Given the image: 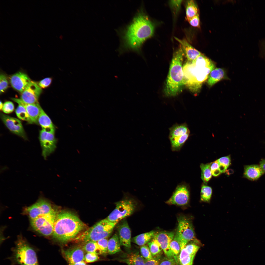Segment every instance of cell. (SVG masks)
<instances>
[{
	"label": "cell",
	"instance_id": "cell-18",
	"mask_svg": "<svg viewBox=\"0 0 265 265\" xmlns=\"http://www.w3.org/2000/svg\"><path fill=\"white\" fill-rule=\"evenodd\" d=\"M12 99L18 105H21L24 107L32 123H38V119L41 107L38 103L29 104L25 103L20 99L13 98Z\"/></svg>",
	"mask_w": 265,
	"mask_h": 265
},
{
	"label": "cell",
	"instance_id": "cell-5",
	"mask_svg": "<svg viewBox=\"0 0 265 265\" xmlns=\"http://www.w3.org/2000/svg\"><path fill=\"white\" fill-rule=\"evenodd\" d=\"M15 244L12 249V255L8 258L12 265H40L37 249L21 237L18 238Z\"/></svg>",
	"mask_w": 265,
	"mask_h": 265
},
{
	"label": "cell",
	"instance_id": "cell-33",
	"mask_svg": "<svg viewBox=\"0 0 265 265\" xmlns=\"http://www.w3.org/2000/svg\"><path fill=\"white\" fill-rule=\"evenodd\" d=\"M170 247L174 259L177 263L178 259L181 251L180 243L176 238L174 237L170 243Z\"/></svg>",
	"mask_w": 265,
	"mask_h": 265
},
{
	"label": "cell",
	"instance_id": "cell-14",
	"mask_svg": "<svg viewBox=\"0 0 265 265\" xmlns=\"http://www.w3.org/2000/svg\"><path fill=\"white\" fill-rule=\"evenodd\" d=\"M174 236L173 232L162 231L155 233L153 238L158 243L165 255L168 258H174L170 245Z\"/></svg>",
	"mask_w": 265,
	"mask_h": 265
},
{
	"label": "cell",
	"instance_id": "cell-4",
	"mask_svg": "<svg viewBox=\"0 0 265 265\" xmlns=\"http://www.w3.org/2000/svg\"><path fill=\"white\" fill-rule=\"evenodd\" d=\"M215 67L204 66L196 60L192 62L187 61L183 67L184 85L193 93L197 94Z\"/></svg>",
	"mask_w": 265,
	"mask_h": 265
},
{
	"label": "cell",
	"instance_id": "cell-36",
	"mask_svg": "<svg viewBox=\"0 0 265 265\" xmlns=\"http://www.w3.org/2000/svg\"><path fill=\"white\" fill-rule=\"evenodd\" d=\"M148 245L153 257L159 255L162 250L158 243L153 238L148 243Z\"/></svg>",
	"mask_w": 265,
	"mask_h": 265
},
{
	"label": "cell",
	"instance_id": "cell-12",
	"mask_svg": "<svg viewBox=\"0 0 265 265\" xmlns=\"http://www.w3.org/2000/svg\"><path fill=\"white\" fill-rule=\"evenodd\" d=\"M189 193L186 185L182 184L178 186L172 195L167 201V204L179 206L185 205L188 203Z\"/></svg>",
	"mask_w": 265,
	"mask_h": 265
},
{
	"label": "cell",
	"instance_id": "cell-34",
	"mask_svg": "<svg viewBox=\"0 0 265 265\" xmlns=\"http://www.w3.org/2000/svg\"><path fill=\"white\" fill-rule=\"evenodd\" d=\"M212 189L211 187L206 184L202 185L200 192V199L203 201L210 202L212 196Z\"/></svg>",
	"mask_w": 265,
	"mask_h": 265
},
{
	"label": "cell",
	"instance_id": "cell-54",
	"mask_svg": "<svg viewBox=\"0 0 265 265\" xmlns=\"http://www.w3.org/2000/svg\"><path fill=\"white\" fill-rule=\"evenodd\" d=\"M3 104L2 102L0 101V110L2 109V108L3 106Z\"/></svg>",
	"mask_w": 265,
	"mask_h": 265
},
{
	"label": "cell",
	"instance_id": "cell-53",
	"mask_svg": "<svg viewBox=\"0 0 265 265\" xmlns=\"http://www.w3.org/2000/svg\"><path fill=\"white\" fill-rule=\"evenodd\" d=\"M226 172V173L228 175H230V174H232L233 172V171L231 169H229L227 171L226 170L225 172Z\"/></svg>",
	"mask_w": 265,
	"mask_h": 265
},
{
	"label": "cell",
	"instance_id": "cell-3",
	"mask_svg": "<svg viewBox=\"0 0 265 265\" xmlns=\"http://www.w3.org/2000/svg\"><path fill=\"white\" fill-rule=\"evenodd\" d=\"M184 54L181 47L173 53L164 89L165 95L173 97L178 95L184 85L183 62Z\"/></svg>",
	"mask_w": 265,
	"mask_h": 265
},
{
	"label": "cell",
	"instance_id": "cell-23",
	"mask_svg": "<svg viewBox=\"0 0 265 265\" xmlns=\"http://www.w3.org/2000/svg\"><path fill=\"white\" fill-rule=\"evenodd\" d=\"M225 76L224 70L220 68H215L209 75L207 81L208 85L211 87L223 79Z\"/></svg>",
	"mask_w": 265,
	"mask_h": 265
},
{
	"label": "cell",
	"instance_id": "cell-35",
	"mask_svg": "<svg viewBox=\"0 0 265 265\" xmlns=\"http://www.w3.org/2000/svg\"><path fill=\"white\" fill-rule=\"evenodd\" d=\"M15 113L19 119L27 121L30 123H32L26 109L22 105H18L15 110Z\"/></svg>",
	"mask_w": 265,
	"mask_h": 265
},
{
	"label": "cell",
	"instance_id": "cell-6",
	"mask_svg": "<svg viewBox=\"0 0 265 265\" xmlns=\"http://www.w3.org/2000/svg\"><path fill=\"white\" fill-rule=\"evenodd\" d=\"M117 223L110 222L105 218L78 236L74 239L84 243L91 241L97 242L108 237Z\"/></svg>",
	"mask_w": 265,
	"mask_h": 265
},
{
	"label": "cell",
	"instance_id": "cell-40",
	"mask_svg": "<svg viewBox=\"0 0 265 265\" xmlns=\"http://www.w3.org/2000/svg\"><path fill=\"white\" fill-rule=\"evenodd\" d=\"M9 83L7 77L3 74H1L0 76V92L1 94L7 89Z\"/></svg>",
	"mask_w": 265,
	"mask_h": 265
},
{
	"label": "cell",
	"instance_id": "cell-38",
	"mask_svg": "<svg viewBox=\"0 0 265 265\" xmlns=\"http://www.w3.org/2000/svg\"><path fill=\"white\" fill-rule=\"evenodd\" d=\"M140 252L141 255L145 259L149 260L155 259L152 256L148 246L144 245L141 246L140 248Z\"/></svg>",
	"mask_w": 265,
	"mask_h": 265
},
{
	"label": "cell",
	"instance_id": "cell-2",
	"mask_svg": "<svg viewBox=\"0 0 265 265\" xmlns=\"http://www.w3.org/2000/svg\"><path fill=\"white\" fill-rule=\"evenodd\" d=\"M85 225L74 214L63 211L57 212L52 236L57 241L66 243L74 239Z\"/></svg>",
	"mask_w": 265,
	"mask_h": 265
},
{
	"label": "cell",
	"instance_id": "cell-52",
	"mask_svg": "<svg viewBox=\"0 0 265 265\" xmlns=\"http://www.w3.org/2000/svg\"><path fill=\"white\" fill-rule=\"evenodd\" d=\"M72 265H89L87 264L83 261H80L75 263Z\"/></svg>",
	"mask_w": 265,
	"mask_h": 265
},
{
	"label": "cell",
	"instance_id": "cell-17",
	"mask_svg": "<svg viewBox=\"0 0 265 265\" xmlns=\"http://www.w3.org/2000/svg\"><path fill=\"white\" fill-rule=\"evenodd\" d=\"M10 79L12 87L21 93L31 81L26 74L21 72H18L12 75Z\"/></svg>",
	"mask_w": 265,
	"mask_h": 265
},
{
	"label": "cell",
	"instance_id": "cell-26",
	"mask_svg": "<svg viewBox=\"0 0 265 265\" xmlns=\"http://www.w3.org/2000/svg\"><path fill=\"white\" fill-rule=\"evenodd\" d=\"M120 245L119 236L115 234L108 240V253L110 254H114L121 251Z\"/></svg>",
	"mask_w": 265,
	"mask_h": 265
},
{
	"label": "cell",
	"instance_id": "cell-24",
	"mask_svg": "<svg viewBox=\"0 0 265 265\" xmlns=\"http://www.w3.org/2000/svg\"><path fill=\"white\" fill-rule=\"evenodd\" d=\"M122 261L128 265H144L145 259L138 252L128 254Z\"/></svg>",
	"mask_w": 265,
	"mask_h": 265
},
{
	"label": "cell",
	"instance_id": "cell-29",
	"mask_svg": "<svg viewBox=\"0 0 265 265\" xmlns=\"http://www.w3.org/2000/svg\"><path fill=\"white\" fill-rule=\"evenodd\" d=\"M198 6L194 0H187L186 5V18H190L199 14Z\"/></svg>",
	"mask_w": 265,
	"mask_h": 265
},
{
	"label": "cell",
	"instance_id": "cell-55",
	"mask_svg": "<svg viewBox=\"0 0 265 265\" xmlns=\"http://www.w3.org/2000/svg\"><path fill=\"white\" fill-rule=\"evenodd\" d=\"M159 265H161L159 264Z\"/></svg>",
	"mask_w": 265,
	"mask_h": 265
},
{
	"label": "cell",
	"instance_id": "cell-30",
	"mask_svg": "<svg viewBox=\"0 0 265 265\" xmlns=\"http://www.w3.org/2000/svg\"><path fill=\"white\" fill-rule=\"evenodd\" d=\"M185 246H181V251L179 256L180 265H192L195 256L189 254L186 251Z\"/></svg>",
	"mask_w": 265,
	"mask_h": 265
},
{
	"label": "cell",
	"instance_id": "cell-25",
	"mask_svg": "<svg viewBox=\"0 0 265 265\" xmlns=\"http://www.w3.org/2000/svg\"><path fill=\"white\" fill-rule=\"evenodd\" d=\"M155 233L153 231L141 234L132 238V241L140 246L145 245L152 239Z\"/></svg>",
	"mask_w": 265,
	"mask_h": 265
},
{
	"label": "cell",
	"instance_id": "cell-10",
	"mask_svg": "<svg viewBox=\"0 0 265 265\" xmlns=\"http://www.w3.org/2000/svg\"><path fill=\"white\" fill-rule=\"evenodd\" d=\"M55 130L47 131L42 130L40 132L39 139L42 149V155L44 159L54 150L56 140L54 136Z\"/></svg>",
	"mask_w": 265,
	"mask_h": 265
},
{
	"label": "cell",
	"instance_id": "cell-7",
	"mask_svg": "<svg viewBox=\"0 0 265 265\" xmlns=\"http://www.w3.org/2000/svg\"><path fill=\"white\" fill-rule=\"evenodd\" d=\"M57 213L54 210L49 213L31 220L32 227L35 231L44 236L52 235Z\"/></svg>",
	"mask_w": 265,
	"mask_h": 265
},
{
	"label": "cell",
	"instance_id": "cell-20",
	"mask_svg": "<svg viewBox=\"0 0 265 265\" xmlns=\"http://www.w3.org/2000/svg\"><path fill=\"white\" fill-rule=\"evenodd\" d=\"M118 230L120 244L128 248H131V234L130 229L126 221L119 226Z\"/></svg>",
	"mask_w": 265,
	"mask_h": 265
},
{
	"label": "cell",
	"instance_id": "cell-1",
	"mask_svg": "<svg viewBox=\"0 0 265 265\" xmlns=\"http://www.w3.org/2000/svg\"><path fill=\"white\" fill-rule=\"evenodd\" d=\"M155 27L147 16L140 12L127 28L124 36L126 47L139 52L143 43L153 35Z\"/></svg>",
	"mask_w": 265,
	"mask_h": 265
},
{
	"label": "cell",
	"instance_id": "cell-11",
	"mask_svg": "<svg viewBox=\"0 0 265 265\" xmlns=\"http://www.w3.org/2000/svg\"><path fill=\"white\" fill-rule=\"evenodd\" d=\"M54 210L47 200L41 199L31 206L27 207L26 210L31 220L50 213Z\"/></svg>",
	"mask_w": 265,
	"mask_h": 265
},
{
	"label": "cell",
	"instance_id": "cell-19",
	"mask_svg": "<svg viewBox=\"0 0 265 265\" xmlns=\"http://www.w3.org/2000/svg\"><path fill=\"white\" fill-rule=\"evenodd\" d=\"M174 38L179 43L184 55L186 58L187 61L193 62L202 54L191 45L186 39H180L176 37Z\"/></svg>",
	"mask_w": 265,
	"mask_h": 265
},
{
	"label": "cell",
	"instance_id": "cell-32",
	"mask_svg": "<svg viewBox=\"0 0 265 265\" xmlns=\"http://www.w3.org/2000/svg\"><path fill=\"white\" fill-rule=\"evenodd\" d=\"M84 243L82 247L85 252L95 253L97 255L102 254L97 242L91 241Z\"/></svg>",
	"mask_w": 265,
	"mask_h": 265
},
{
	"label": "cell",
	"instance_id": "cell-8",
	"mask_svg": "<svg viewBox=\"0 0 265 265\" xmlns=\"http://www.w3.org/2000/svg\"><path fill=\"white\" fill-rule=\"evenodd\" d=\"M116 207L106 219L112 223L118 222L131 215L134 212L135 205L130 199H124L115 203Z\"/></svg>",
	"mask_w": 265,
	"mask_h": 265
},
{
	"label": "cell",
	"instance_id": "cell-39",
	"mask_svg": "<svg viewBox=\"0 0 265 265\" xmlns=\"http://www.w3.org/2000/svg\"><path fill=\"white\" fill-rule=\"evenodd\" d=\"M200 247L193 243L187 244L185 248L186 251L189 255L195 256L197 252L200 248Z\"/></svg>",
	"mask_w": 265,
	"mask_h": 265
},
{
	"label": "cell",
	"instance_id": "cell-43",
	"mask_svg": "<svg viewBox=\"0 0 265 265\" xmlns=\"http://www.w3.org/2000/svg\"><path fill=\"white\" fill-rule=\"evenodd\" d=\"M186 20L192 26L200 28V21L199 14L190 18L186 19Z\"/></svg>",
	"mask_w": 265,
	"mask_h": 265
},
{
	"label": "cell",
	"instance_id": "cell-51",
	"mask_svg": "<svg viewBox=\"0 0 265 265\" xmlns=\"http://www.w3.org/2000/svg\"><path fill=\"white\" fill-rule=\"evenodd\" d=\"M259 165L265 172V159H262L259 162Z\"/></svg>",
	"mask_w": 265,
	"mask_h": 265
},
{
	"label": "cell",
	"instance_id": "cell-13",
	"mask_svg": "<svg viewBox=\"0 0 265 265\" xmlns=\"http://www.w3.org/2000/svg\"><path fill=\"white\" fill-rule=\"evenodd\" d=\"M42 90L36 82L31 81L21 93L20 99L25 103L36 104L38 102Z\"/></svg>",
	"mask_w": 265,
	"mask_h": 265
},
{
	"label": "cell",
	"instance_id": "cell-21",
	"mask_svg": "<svg viewBox=\"0 0 265 265\" xmlns=\"http://www.w3.org/2000/svg\"><path fill=\"white\" fill-rule=\"evenodd\" d=\"M265 173L259 165H246L244 167L243 177L251 181H255L259 179Z\"/></svg>",
	"mask_w": 265,
	"mask_h": 265
},
{
	"label": "cell",
	"instance_id": "cell-47",
	"mask_svg": "<svg viewBox=\"0 0 265 265\" xmlns=\"http://www.w3.org/2000/svg\"><path fill=\"white\" fill-rule=\"evenodd\" d=\"M259 56L265 61V39L259 41Z\"/></svg>",
	"mask_w": 265,
	"mask_h": 265
},
{
	"label": "cell",
	"instance_id": "cell-49",
	"mask_svg": "<svg viewBox=\"0 0 265 265\" xmlns=\"http://www.w3.org/2000/svg\"><path fill=\"white\" fill-rule=\"evenodd\" d=\"M182 1L181 0H173L171 1L170 4L171 6L176 13L179 10Z\"/></svg>",
	"mask_w": 265,
	"mask_h": 265
},
{
	"label": "cell",
	"instance_id": "cell-41",
	"mask_svg": "<svg viewBox=\"0 0 265 265\" xmlns=\"http://www.w3.org/2000/svg\"><path fill=\"white\" fill-rule=\"evenodd\" d=\"M108 241L107 239L106 238L101 239L97 242L102 254H105L108 252Z\"/></svg>",
	"mask_w": 265,
	"mask_h": 265
},
{
	"label": "cell",
	"instance_id": "cell-28",
	"mask_svg": "<svg viewBox=\"0 0 265 265\" xmlns=\"http://www.w3.org/2000/svg\"><path fill=\"white\" fill-rule=\"evenodd\" d=\"M190 131L186 124L176 125L170 129L169 138L180 136Z\"/></svg>",
	"mask_w": 265,
	"mask_h": 265
},
{
	"label": "cell",
	"instance_id": "cell-46",
	"mask_svg": "<svg viewBox=\"0 0 265 265\" xmlns=\"http://www.w3.org/2000/svg\"><path fill=\"white\" fill-rule=\"evenodd\" d=\"M14 108L13 104L11 102L7 101L3 104L2 110L6 114H9L12 112Z\"/></svg>",
	"mask_w": 265,
	"mask_h": 265
},
{
	"label": "cell",
	"instance_id": "cell-50",
	"mask_svg": "<svg viewBox=\"0 0 265 265\" xmlns=\"http://www.w3.org/2000/svg\"><path fill=\"white\" fill-rule=\"evenodd\" d=\"M159 261L156 259L149 260L145 259L144 265H159Z\"/></svg>",
	"mask_w": 265,
	"mask_h": 265
},
{
	"label": "cell",
	"instance_id": "cell-44",
	"mask_svg": "<svg viewBox=\"0 0 265 265\" xmlns=\"http://www.w3.org/2000/svg\"><path fill=\"white\" fill-rule=\"evenodd\" d=\"M99 259L97 254L93 252H87L85 255L84 260L87 263H92L98 261Z\"/></svg>",
	"mask_w": 265,
	"mask_h": 265
},
{
	"label": "cell",
	"instance_id": "cell-16",
	"mask_svg": "<svg viewBox=\"0 0 265 265\" xmlns=\"http://www.w3.org/2000/svg\"><path fill=\"white\" fill-rule=\"evenodd\" d=\"M63 252L65 258L69 265L84 260L85 251L82 246H75Z\"/></svg>",
	"mask_w": 265,
	"mask_h": 265
},
{
	"label": "cell",
	"instance_id": "cell-42",
	"mask_svg": "<svg viewBox=\"0 0 265 265\" xmlns=\"http://www.w3.org/2000/svg\"><path fill=\"white\" fill-rule=\"evenodd\" d=\"M210 169L212 174L214 176H217L221 173L217 160L211 163Z\"/></svg>",
	"mask_w": 265,
	"mask_h": 265
},
{
	"label": "cell",
	"instance_id": "cell-31",
	"mask_svg": "<svg viewBox=\"0 0 265 265\" xmlns=\"http://www.w3.org/2000/svg\"><path fill=\"white\" fill-rule=\"evenodd\" d=\"M211 163L206 164L201 163L200 165V168L201 170V178L205 184L207 183L211 178V173L210 166Z\"/></svg>",
	"mask_w": 265,
	"mask_h": 265
},
{
	"label": "cell",
	"instance_id": "cell-27",
	"mask_svg": "<svg viewBox=\"0 0 265 265\" xmlns=\"http://www.w3.org/2000/svg\"><path fill=\"white\" fill-rule=\"evenodd\" d=\"M189 134L190 132H188L180 136L169 138L172 151H176L180 150L187 139Z\"/></svg>",
	"mask_w": 265,
	"mask_h": 265
},
{
	"label": "cell",
	"instance_id": "cell-22",
	"mask_svg": "<svg viewBox=\"0 0 265 265\" xmlns=\"http://www.w3.org/2000/svg\"><path fill=\"white\" fill-rule=\"evenodd\" d=\"M38 122L43 130L47 131L55 130L54 127L51 120L41 107Z\"/></svg>",
	"mask_w": 265,
	"mask_h": 265
},
{
	"label": "cell",
	"instance_id": "cell-37",
	"mask_svg": "<svg viewBox=\"0 0 265 265\" xmlns=\"http://www.w3.org/2000/svg\"><path fill=\"white\" fill-rule=\"evenodd\" d=\"M217 160L219 164L221 173L225 172L231 163V157L230 155L221 158Z\"/></svg>",
	"mask_w": 265,
	"mask_h": 265
},
{
	"label": "cell",
	"instance_id": "cell-45",
	"mask_svg": "<svg viewBox=\"0 0 265 265\" xmlns=\"http://www.w3.org/2000/svg\"><path fill=\"white\" fill-rule=\"evenodd\" d=\"M52 81L53 79L52 77L46 78L40 81L38 84L41 89L45 88L50 86Z\"/></svg>",
	"mask_w": 265,
	"mask_h": 265
},
{
	"label": "cell",
	"instance_id": "cell-9",
	"mask_svg": "<svg viewBox=\"0 0 265 265\" xmlns=\"http://www.w3.org/2000/svg\"><path fill=\"white\" fill-rule=\"evenodd\" d=\"M178 226L174 236L180 246H185L189 241L195 239V234L192 223L187 218L180 216L178 219Z\"/></svg>",
	"mask_w": 265,
	"mask_h": 265
},
{
	"label": "cell",
	"instance_id": "cell-48",
	"mask_svg": "<svg viewBox=\"0 0 265 265\" xmlns=\"http://www.w3.org/2000/svg\"><path fill=\"white\" fill-rule=\"evenodd\" d=\"M161 265H177V263L174 259L164 258L159 263Z\"/></svg>",
	"mask_w": 265,
	"mask_h": 265
},
{
	"label": "cell",
	"instance_id": "cell-15",
	"mask_svg": "<svg viewBox=\"0 0 265 265\" xmlns=\"http://www.w3.org/2000/svg\"><path fill=\"white\" fill-rule=\"evenodd\" d=\"M0 117L4 123L11 131L25 139H26L25 132L20 120L3 113L0 114Z\"/></svg>",
	"mask_w": 265,
	"mask_h": 265
}]
</instances>
